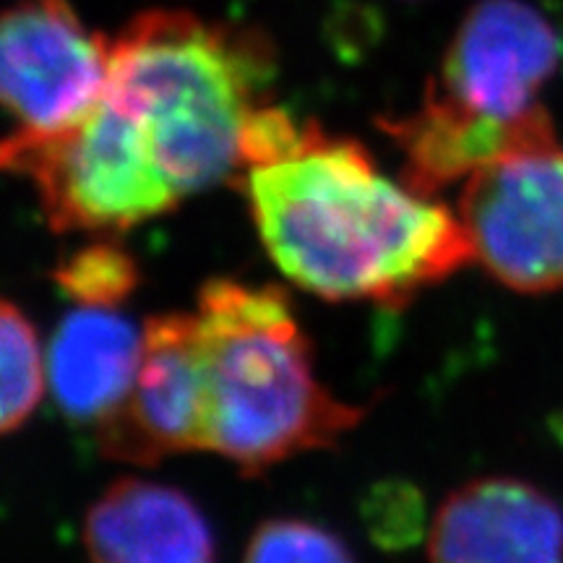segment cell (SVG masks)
<instances>
[{
  "instance_id": "5",
  "label": "cell",
  "mask_w": 563,
  "mask_h": 563,
  "mask_svg": "<svg viewBox=\"0 0 563 563\" xmlns=\"http://www.w3.org/2000/svg\"><path fill=\"white\" fill-rule=\"evenodd\" d=\"M3 167L32 183L55 232H121L180 201L146 131L110 91L63 133L5 139Z\"/></svg>"
},
{
  "instance_id": "2",
  "label": "cell",
  "mask_w": 563,
  "mask_h": 563,
  "mask_svg": "<svg viewBox=\"0 0 563 563\" xmlns=\"http://www.w3.org/2000/svg\"><path fill=\"white\" fill-rule=\"evenodd\" d=\"M561 55L559 30L532 3H477L443 53L422 108L384 125L405 154V186L431 199L506 154L555 139L540 91Z\"/></svg>"
},
{
  "instance_id": "7",
  "label": "cell",
  "mask_w": 563,
  "mask_h": 563,
  "mask_svg": "<svg viewBox=\"0 0 563 563\" xmlns=\"http://www.w3.org/2000/svg\"><path fill=\"white\" fill-rule=\"evenodd\" d=\"M110 84V45L87 32L66 0H21L5 13L0 89L13 139H45L97 108Z\"/></svg>"
},
{
  "instance_id": "1",
  "label": "cell",
  "mask_w": 563,
  "mask_h": 563,
  "mask_svg": "<svg viewBox=\"0 0 563 563\" xmlns=\"http://www.w3.org/2000/svg\"><path fill=\"white\" fill-rule=\"evenodd\" d=\"M243 188L272 262L319 298L399 308L475 262L460 217L316 125L290 157L245 170Z\"/></svg>"
},
{
  "instance_id": "10",
  "label": "cell",
  "mask_w": 563,
  "mask_h": 563,
  "mask_svg": "<svg viewBox=\"0 0 563 563\" xmlns=\"http://www.w3.org/2000/svg\"><path fill=\"white\" fill-rule=\"evenodd\" d=\"M91 563H217L211 527L191 498L170 485L123 477L84 519Z\"/></svg>"
},
{
  "instance_id": "13",
  "label": "cell",
  "mask_w": 563,
  "mask_h": 563,
  "mask_svg": "<svg viewBox=\"0 0 563 563\" xmlns=\"http://www.w3.org/2000/svg\"><path fill=\"white\" fill-rule=\"evenodd\" d=\"M53 279L79 306L115 308L136 290L139 266L123 245L100 241L63 258L53 269Z\"/></svg>"
},
{
  "instance_id": "14",
  "label": "cell",
  "mask_w": 563,
  "mask_h": 563,
  "mask_svg": "<svg viewBox=\"0 0 563 563\" xmlns=\"http://www.w3.org/2000/svg\"><path fill=\"white\" fill-rule=\"evenodd\" d=\"M243 563H355L336 534L302 519H269L253 532Z\"/></svg>"
},
{
  "instance_id": "8",
  "label": "cell",
  "mask_w": 563,
  "mask_h": 563,
  "mask_svg": "<svg viewBox=\"0 0 563 563\" xmlns=\"http://www.w3.org/2000/svg\"><path fill=\"white\" fill-rule=\"evenodd\" d=\"M108 460L157 464L209 452V376L196 313H159L144 323L141 365L125 402L97 426Z\"/></svg>"
},
{
  "instance_id": "4",
  "label": "cell",
  "mask_w": 563,
  "mask_h": 563,
  "mask_svg": "<svg viewBox=\"0 0 563 563\" xmlns=\"http://www.w3.org/2000/svg\"><path fill=\"white\" fill-rule=\"evenodd\" d=\"M266 79L262 42L186 11L144 13L110 45L108 91L136 115L180 199L243 170Z\"/></svg>"
},
{
  "instance_id": "9",
  "label": "cell",
  "mask_w": 563,
  "mask_h": 563,
  "mask_svg": "<svg viewBox=\"0 0 563 563\" xmlns=\"http://www.w3.org/2000/svg\"><path fill=\"white\" fill-rule=\"evenodd\" d=\"M431 563H563V509L538 485L481 477L443 498L428 532Z\"/></svg>"
},
{
  "instance_id": "11",
  "label": "cell",
  "mask_w": 563,
  "mask_h": 563,
  "mask_svg": "<svg viewBox=\"0 0 563 563\" xmlns=\"http://www.w3.org/2000/svg\"><path fill=\"white\" fill-rule=\"evenodd\" d=\"M144 332L112 308L79 306L55 327L47 384L63 415L100 426L129 397L141 365Z\"/></svg>"
},
{
  "instance_id": "3",
  "label": "cell",
  "mask_w": 563,
  "mask_h": 563,
  "mask_svg": "<svg viewBox=\"0 0 563 563\" xmlns=\"http://www.w3.org/2000/svg\"><path fill=\"white\" fill-rule=\"evenodd\" d=\"M196 316L209 376V452L245 475L334 446L365 418L319 382L285 290L209 279Z\"/></svg>"
},
{
  "instance_id": "6",
  "label": "cell",
  "mask_w": 563,
  "mask_h": 563,
  "mask_svg": "<svg viewBox=\"0 0 563 563\" xmlns=\"http://www.w3.org/2000/svg\"><path fill=\"white\" fill-rule=\"evenodd\" d=\"M460 217L475 262L514 292L563 290V146H525L464 180Z\"/></svg>"
},
{
  "instance_id": "12",
  "label": "cell",
  "mask_w": 563,
  "mask_h": 563,
  "mask_svg": "<svg viewBox=\"0 0 563 563\" xmlns=\"http://www.w3.org/2000/svg\"><path fill=\"white\" fill-rule=\"evenodd\" d=\"M0 363H3L0 422L3 433H13L32 418L45 397L47 357L42 355L37 329L9 300L0 311Z\"/></svg>"
}]
</instances>
